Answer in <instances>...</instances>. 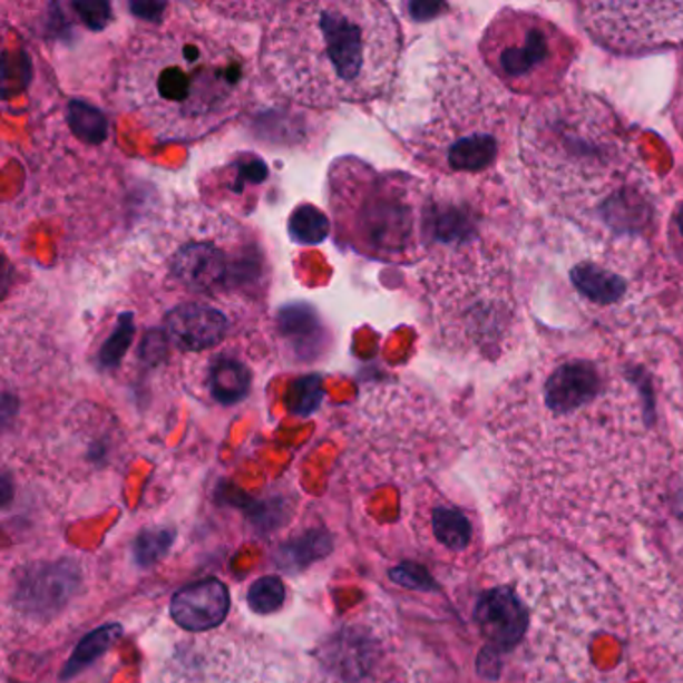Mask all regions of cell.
Segmentation results:
<instances>
[{
    "label": "cell",
    "mask_w": 683,
    "mask_h": 683,
    "mask_svg": "<svg viewBox=\"0 0 683 683\" xmlns=\"http://www.w3.org/2000/svg\"><path fill=\"white\" fill-rule=\"evenodd\" d=\"M487 426L509 487L559 524L630 509L672 451L654 371L599 331L545 339L497 389Z\"/></svg>",
    "instance_id": "1"
},
{
    "label": "cell",
    "mask_w": 683,
    "mask_h": 683,
    "mask_svg": "<svg viewBox=\"0 0 683 683\" xmlns=\"http://www.w3.org/2000/svg\"><path fill=\"white\" fill-rule=\"evenodd\" d=\"M519 165L531 197L595 241L634 235L650 215L634 140L594 92L565 89L531 105L519 127Z\"/></svg>",
    "instance_id": "2"
},
{
    "label": "cell",
    "mask_w": 683,
    "mask_h": 683,
    "mask_svg": "<svg viewBox=\"0 0 683 683\" xmlns=\"http://www.w3.org/2000/svg\"><path fill=\"white\" fill-rule=\"evenodd\" d=\"M401 49V27L383 2L321 0L277 7L258 59L279 95L335 107L386 95Z\"/></svg>",
    "instance_id": "3"
},
{
    "label": "cell",
    "mask_w": 683,
    "mask_h": 683,
    "mask_svg": "<svg viewBox=\"0 0 683 683\" xmlns=\"http://www.w3.org/2000/svg\"><path fill=\"white\" fill-rule=\"evenodd\" d=\"M474 187L459 203L433 211L431 257L423 287L437 335L459 355L497 361L514 351L524 309L517 287L515 255L506 228L489 223V203L497 195L491 183L479 208Z\"/></svg>",
    "instance_id": "4"
},
{
    "label": "cell",
    "mask_w": 683,
    "mask_h": 683,
    "mask_svg": "<svg viewBox=\"0 0 683 683\" xmlns=\"http://www.w3.org/2000/svg\"><path fill=\"white\" fill-rule=\"evenodd\" d=\"M247 55L215 22L175 14L135 35L120 65L127 109L159 139L191 140L218 129L245 107Z\"/></svg>",
    "instance_id": "5"
},
{
    "label": "cell",
    "mask_w": 683,
    "mask_h": 683,
    "mask_svg": "<svg viewBox=\"0 0 683 683\" xmlns=\"http://www.w3.org/2000/svg\"><path fill=\"white\" fill-rule=\"evenodd\" d=\"M511 143V113L501 90L451 52L437 65L416 157L441 177H489Z\"/></svg>",
    "instance_id": "6"
},
{
    "label": "cell",
    "mask_w": 683,
    "mask_h": 683,
    "mask_svg": "<svg viewBox=\"0 0 683 683\" xmlns=\"http://www.w3.org/2000/svg\"><path fill=\"white\" fill-rule=\"evenodd\" d=\"M479 55L507 90L541 100L565 90L579 42L544 14L506 9L487 25Z\"/></svg>",
    "instance_id": "7"
},
{
    "label": "cell",
    "mask_w": 683,
    "mask_h": 683,
    "mask_svg": "<svg viewBox=\"0 0 683 683\" xmlns=\"http://www.w3.org/2000/svg\"><path fill=\"white\" fill-rule=\"evenodd\" d=\"M351 185L331 177L335 215L345 223L351 243L371 255L393 257L416 247L419 207L413 193L399 178L369 170L367 177H349Z\"/></svg>",
    "instance_id": "8"
},
{
    "label": "cell",
    "mask_w": 683,
    "mask_h": 683,
    "mask_svg": "<svg viewBox=\"0 0 683 683\" xmlns=\"http://www.w3.org/2000/svg\"><path fill=\"white\" fill-rule=\"evenodd\" d=\"M650 273H655L650 258L625 247L607 248L577 261L569 269V285L585 315L602 325L599 333L617 339L619 331L650 329L644 321Z\"/></svg>",
    "instance_id": "9"
},
{
    "label": "cell",
    "mask_w": 683,
    "mask_h": 683,
    "mask_svg": "<svg viewBox=\"0 0 683 683\" xmlns=\"http://www.w3.org/2000/svg\"><path fill=\"white\" fill-rule=\"evenodd\" d=\"M319 683H416L407 652L383 615L345 619L318 650Z\"/></svg>",
    "instance_id": "10"
},
{
    "label": "cell",
    "mask_w": 683,
    "mask_h": 683,
    "mask_svg": "<svg viewBox=\"0 0 683 683\" xmlns=\"http://www.w3.org/2000/svg\"><path fill=\"white\" fill-rule=\"evenodd\" d=\"M577 19L614 52H647L683 45V2H584Z\"/></svg>",
    "instance_id": "11"
},
{
    "label": "cell",
    "mask_w": 683,
    "mask_h": 683,
    "mask_svg": "<svg viewBox=\"0 0 683 683\" xmlns=\"http://www.w3.org/2000/svg\"><path fill=\"white\" fill-rule=\"evenodd\" d=\"M159 683H269L261 650L241 635L185 644L160 675Z\"/></svg>",
    "instance_id": "12"
},
{
    "label": "cell",
    "mask_w": 683,
    "mask_h": 683,
    "mask_svg": "<svg viewBox=\"0 0 683 683\" xmlns=\"http://www.w3.org/2000/svg\"><path fill=\"white\" fill-rule=\"evenodd\" d=\"M173 275L193 291H225L257 277V257L245 255L238 243L187 238L170 257Z\"/></svg>",
    "instance_id": "13"
},
{
    "label": "cell",
    "mask_w": 683,
    "mask_h": 683,
    "mask_svg": "<svg viewBox=\"0 0 683 683\" xmlns=\"http://www.w3.org/2000/svg\"><path fill=\"white\" fill-rule=\"evenodd\" d=\"M80 585L82 575L79 564L69 559L30 567L19 575L12 589L10 604L14 624L19 619V624L27 627H47L67 612V607L80 594Z\"/></svg>",
    "instance_id": "14"
},
{
    "label": "cell",
    "mask_w": 683,
    "mask_h": 683,
    "mask_svg": "<svg viewBox=\"0 0 683 683\" xmlns=\"http://www.w3.org/2000/svg\"><path fill=\"white\" fill-rule=\"evenodd\" d=\"M413 521L427 547L441 554H466L474 541L471 521L457 506L429 497L416 504Z\"/></svg>",
    "instance_id": "15"
},
{
    "label": "cell",
    "mask_w": 683,
    "mask_h": 683,
    "mask_svg": "<svg viewBox=\"0 0 683 683\" xmlns=\"http://www.w3.org/2000/svg\"><path fill=\"white\" fill-rule=\"evenodd\" d=\"M228 612L227 585L218 579H203L187 585L173 597L170 614L183 630L201 634L225 622Z\"/></svg>",
    "instance_id": "16"
},
{
    "label": "cell",
    "mask_w": 683,
    "mask_h": 683,
    "mask_svg": "<svg viewBox=\"0 0 683 683\" xmlns=\"http://www.w3.org/2000/svg\"><path fill=\"white\" fill-rule=\"evenodd\" d=\"M167 328L183 349L203 351L225 338L227 318L208 305H183L170 313Z\"/></svg>",
    "instance_id": "17"
},
{
    "label": "cell",
    "mask_w": 683,
    "mask_h": 683,
    "mask_svg": "<svg viewBox=\"0 0 683 683\" xmlns=\"http://www.w3.org/2000/svg\"><path fill=\"white\" fill-rule=\"evenodd\" d=\"M208 383H211V393L221 403H237L238 399H243L247 393L251 373L237 359L221 357L211 365Z\"/></svg>",
    "instance_id": "18"
},
{
    "label": "cell",
    "mask_w": 683,
    "mask_h": 683,
    "mask_svg": "<svg viewBox=\"0 0 683 683\" xmlns=\"http://www.w3.org/2000/svg\"><path fill=\"white\" fill-rule=\"evenodd\" d=\"M285 604V585L273 575L261 577L248 589V605L261 615L273 614Z\"/></svg>",
    "instance_id": "19"
},
{
    "label": "cell",
    "mask_w": 683,
    "mask_h": 683,
    "mask_svg": "<svg viewBox=\"0 0 683 683\" xmlns=\"http://www.w3.org/2000/svg\"><path fill=\"white\" fill-rule=\"evenodd\" d=\"M289 231L299 243H318L328 237L325 217L313 207H301L293 213Z\"/></svg>",
    "instance_id": "20"
},
{
    "label": "cell",
    "mask_w": 683,
    "mask_h": 683,
    "mask_svg": "<svg viewBox=\"0 0 683 683\" xmlns=\"http://www.w3.org/2000/svg\"><path fill=\"white\" fill-rule=\"evenodd\" d=\"M70 123L79 130L82 139L100 140L107 133V123L99 110L90 109L82 103H75L70 109Z\"/></svg>",
    "instance_id": "21"
},
{
    "label": "cell",
    "mask_w": 683,
    "mask_h": 683,
    "mask_svg": "<svg viewBox=\"0 0 683 683\" xmlns=\"http://www.w3.org/2000/svg\"><path fill=\"white\" fill-rule=\"evenodd\" d=\"M665 241H667V251H670L675 271L682 275L683 281V197L675 203L672 213H670L667 228H665Z\"/></svg>",
    "instance_id": "22"
},
{
    "label": "cell",
    "mask_w": 683,
    "mask_h": 683,
    "mask_svg": "<svg viewBox=\"0 0 683 683\" xmlns=\"http://www.w3.org/2000/svg\"><path fill=\"white\" fill-rule=\"evenodd\" d=\"M672 120H674L680 139L683 140V67L677 85H675L674 99H672Z\"/></svg>",
    "instance_id": "23"
},
{
    "label": "cell",
    "mask_w": 683,
    "mask_h": 683,
    "mask_svg": "<svg viewBox=\"0 0 683 683\" xmlns=\"http://www.w3.org/2000/svg\"><path fill=\"white\" fill-rule=\"evenodd\" d=\"M682 375H683V349H682Z\"/></svg>",
    "instance_id": "24"
}]
</instances>
